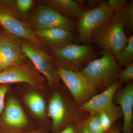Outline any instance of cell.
I'll use <instances>...</instances> for the list:
<instances>
[{"label":"cell","mask_w":133,"mask_h":133,"mask_svg":"<svg viewBox=\"0 0 133 133\" xmlns=\"http://www.w3.org/2000/svg\"><path fill=\"white\" fill-rule=\"evenodd\" d=\"M4 109L3 118L6 125L13 128L19 129L28 125V121L27 116L15 98H9Z\"/></svg>","instance_id":"5bb4252c"},{"label":"cell","mask_w":133,"mask_h":133,"mask_svg":"<svg viewBox=\"0 0 133 133\" xmlns=\"http://www.w3.org/2000/svg\"><path fill=\"white\" fill-rule=\"evenodd\" d=\"M123 116L122 133H132L133 118V83L132 81L119 91L114 97Z\"/></svg>","instance_id":"8fae6325"},{"label":"cell","mask_w":133,"mask_h":133,"mask_svg":"<svg viewBox=\"0 0 133 133\" xmlns=\"http://www.w3.org/2000/svg\"><path fill=\"white\" fill-rule=\"evenodd\" d=\"M99 58L89 62L79 72L95 90L107 88L117 80L121 66L111 52L101 51Z\"/></svg>","instance_id":"6da1fadb"},{"label":"cell","mask_w":133,"mask_h":133,"mask_svg":"<svg viewBox=\"0 0 133 133\" xmlns=\"http://www.w3.org/2000/svg\"><path fill=\"white\" fill-rule=\"evenodd\" d=\"M51 54L59 66L75 72L80 71L96 55L90 45L73 43L51 49Z\"/></svg>","instance_id":"3957f363"},{"label":"cell","mask_w":133,"mask_h":133,"mask_svg":"<svg viewBox=\"0 0 133 133\" xmlns=\"http://www.w3.org/2000/svg\"><path fill=\"white\" fill-rule=\"evenodd\" d=\"M36 35L52 49L72 43L75 39L72 32L61 28H55L36 30Z\"/></svg>","instance_id":"4fadbf2b"},{"label":"cell","mask_w":133,"mask_h":133,"mask_svg":"<svg viewBox=\"0 0 133 133\" xmlns=\"http://www.w3.org/2000/svg\"><path fill=\"white\" fill-rule=\"evenodd\" d=\"M114 16L122 24L125 33L129 37L133 35V1H129L122 10L115 11Z\"/></svg>","instance_id":"ac0fdd59"},{"label":"cell","mask_w":133,"mask_h":133,"mask_svg":"<svg viewBox=\"0 0 133 133\" xmlns=\"http://www.w3.org/2000/svg\"><path fill=\"white\" fill-rule=\"evenodd\" d=\"M26 57L19 41L9 36L0 35V72L22 64Z\"/></svg>","instance_id":"30bf717a"},{"label":"cell","mask_w":133,"mask_h":133,"mask_svg":"<svg viewBox=\"0 0 133 133\" xmlns=\"http://www.w3.org/2000/svg\"><path fill=\"white\" fill-rule=\"evenodd\" d=\"M17 8L22 13H26L30 9L33 5L32 0H17L16 1Z\"/></svg>","instance_id":"cb8c5ba5"},{"label":"cell","mask_w":133,"mask_h":133,"mask_svg":"<svg viewBox=\"0 0 133 133\" xmlns=\"http://www.w3.org/2000/svg\"><path fill=\"white\" fill-rule=\"evenodd\" d=\"M117 61L121 67L133 62V35L128 38L127 44L120 53Z\"/></svg>","instance_id":"d6986e66"},{"label":"cell","mask_w":133,"mask_h":133,"mask_svg":"<svg viewBox=\"0 0 133 133\" xmlns=\"http://www.w3.org/2000/svg\"><path fill=\"white\" fill-rule=\"evenodd\" d=\"M24 100L35 116L39 119L44 118L46 112V105L45 101L40 94L35 92H30L25 95Z\"/></svg>","instance_id":"e0dca14e"},{"label":"cell","mask_w":133,"mask_h":133,"mask_svg":"<svg viewBox=\"0 0 133 133\" xmlns=\"http://www.w3.org/2000/svg\"><path fill=\"white\" fill-rule=\"evenodd\" d=\"M59 133H77V126L69 125L65 128Z\"/></svg>","instance_id":"4316f807"},{"label":"cell","mask_w":133,"mask_h":133,"mask_svg":"<svg viewBox=\"0 0 133 133\" xmlns=\"http://www.w3.org/2000/svg\"><path fill=\"white\" fill-rule=\"evenodd\" d=\"M0 26L7 32L43 48L42 43L35 33L26 24L14 16L9 8L0 1Z\"/></svg>","instance_id":"ba28073f"},{"label":"cell","mask_w":133,"mask_h":133,"mask_svg":"<svg viewBox=\"0 0 133 133\" xmlns=\"http://www.w3.org/2000/svg\"><path fill=\"white\" fill-rule=\"evenodd\" d=\"M122 83L116 80L106 88L102 92L93 96L81 105L82 110L91 114L104 112L109 115L114 122L122 116L120 108L114 103L115 95L119 89Z\"/></svg>","instance_id":"5b68a950"},{"label":"cell","mask_w":133,"mask_h":133,"mask_svg":"<svg viewBox=\"0 0 133 133\" xmlns=\"http://www.w3.org/2000/svg\"><path fill=\"white\" fill-rule=\"evenodd\" d=\"M9 88V85H0V114L5 108V96Z\"/></svg>","instance_id":"d4e9b609"},{"label":"cell","mask_w":133,"mask_h":133,"mask_svg":"<svg viewBox=\"0 0 133 133\" xmlns=\"http://www.w3.org/2000/svg\"><path fill=\"white\" fill-rule=\"evenodd\" d=\"M58 73L77 103L82 104L95 95L96 90L79 72L58 65Z\"/></svg>","instance_id":"52a82bcc"},{"label":"cell","mask_w":133,"mask_h":133,"mask_svg":"<svg viewBox=\"0 0 133 133\" xmlns=\"http://www.w3.org/2000/svg\"><path fill=\"white\" fill-rule=\"evenodd\" d=\"M91 40L102 50L111 52L117 60L128 37L122 24L114 16L94 30Z\"/></svg>","instance_id":"7a4b0ae2"},{"label":"cell","mask_w":133,"mask_h":133,"mask_svg":"<svg viewBox=\"0 0 133 133\" xmlns=\"http://www.w3.org/2000/svg\"><path fill=\"white\" fill-rule=\"evenodd\" d=\"M38 79L35 72L28 65H16L0 72V85L24 83L36 86Z\"/></svg>","instance_id":"7c38bea8"},{"label":"cell","mask_w":133,"mask_h":133,"mask_svg":"<svg viewBox=\"0 0 133 133\" xmlns=\"http://www.w3.org/2000/svg\"><path fill=\"white\" fill-rule=\"evenodd\" d=\"M27 133H43L42 132H40V131H32V132H29Z\"/></svg>","instance_id":"f546056e"},{"label":"cell","mask_w":133,"mask_h":133,"mask_svg":"<svg viewBox=\"0 0 133 133\" xmlns=\"http://www.w3.org/2000/svg\"><path fill=\"white\" fill-rule=\"evenodd\" d=\"M115 12L114 10L105 1L96 7L86 10L77 22L76 29L78 41L86 44L90 42L93 31L112 17Z\"/></svg>","instance_id":"277c9868"},{"label":"cell","mask_w":133,"mask_h":133,"mask_svg":"<svg viewBox=\"0 0 133 133\" xmlns=\"http://www.w3.org/2000/svg\"><path fill=\"white\" fill-rule=\"evenodd\" d=\"M87 121H85L88 130L91 133H105L100 123L98 114H92Z\"/></svg>","instance_id":"ffe728a7"},{"label":"cell","mask_w":133,"mask_h":133,"mask_svg":"<svg viewBox=\"0 0 133 133\" xmlns=\"http://www.w3.org/2000/svg\"><path fill=\"white\" fill-rule=\"evenodd\" d=\"M128 0H109L107 1L108 5L115 11H119L124 9L127 4Z\"/></svg>","instance_id":"603a6c76"},{"label":"cell","mask_w":133,"mask_h":133,"mask_svg":"<svg viewBox=\"0 0 133 133\" xmlns=\"http://www.w3.org/2000/svg\"><path fill=\"white\" fill-rule=\"evenodd\" d=\"M32 23L36 30L58 28L72 32L76 29L77 22L68 19L48 6L40 7L33 16Z\"/></svg>","instance_id":"9c48e42d"},{"label":"cell","mask_w":133,"mask_h":133,"mask_svg":"<svg viewBox=\"0 0 133 133\" xmlns=\"http://www.w3.org/2000/svg\"><path fill=\"white\" fill-rule=\"evenodd\" d=\"M49 116L55 131H59L64 124L67 111L64 101L59 93L55 92L51 97L48 108Z\"/></svg>","instance_id":"2e32d148"},{"label":"cell","mask_w":133,"mask_h":133,"mask_svg":"<svg viewBox=\"0 0 133 133\" xmlns=\"http://www.w3.org/2000/svg\"><path fill=\"white\" fill-rule=\"evenodd\" d=\"M98 114L102 129L106 132L111 128L114 122L109 115L105 113L101 112Z\"/></svg>","instance_id":"7402d4cb"},{"label":"cell","mask_w":133,"mask_h":133,"mask_svg":"<svg viewBox=\"0 0 133 133\" xmlns=\"http://www.w3.org/2000/svg\"><path fill=\"white\" fill-rule=\"evenodd\" d=\"M44 2L65 17L77 22L86 10L81 3L73 0H48Z\"/></svg>","instance_id":"9a60e30c"},{"label":"cell","mask_w":133,"mask_h":133,"mask_svg":"<svg viewBox=\"0 0 133 133\" xmlns=\"http://www.w3.org/2000/svg\"><path fill=\"white\" fill-rule=\"evenodd\" d=\"M133 62L126 65L125 69L121 70L117 76V79L122 83H128L133 80Z\"/></svg>","instance_id":"44dd1931"},{"label":"cell","mask_w":133,"mask_h":133,"mask_svg":"<svg viewBox=\"0 0 133 133\" xmlns=\"http://www.w3.org/2000/svg\"><path fill=\"white\" fill-rule=\"evenodd\" d=\"M28 42L21 44L23 51L37 70L45 77L49 84L54 85L60 79L58 73V66L56 61L52 56L40 49L39 46Z\"/></svg>","instance_id":"8992f818"},{"label":"cell","mask_w":133,"mask_h":133,"mask_svg":"<svg viewBox=\"0 0 133 133\" xmlns=\"http://www.w3.org/2000/svg\"><path fill=\"white\" fill-rule=\"evenodd\" d=\"M103 2V1H89L88 2V5L90 6H96L97 7Z\"/></svg>","instance_id":"83f0119b"},{"label":"cell","mask_w":133,"mask_h":133,"mask_svg":"<svg viewBox=\"0 0 133 133\" xmlns=\"http://www.w3.org/2000/svg\"><path fill=\"white\" fill-rule=\"evenodd\" d=\"M105 133H121V132L119 127H112L110 130Z\"/></svg>","instance_id":"f1b7e54d"},{"label":"cell","mask_w":133,"mask_h":133,"mask_svg":"<svg viewBox=\"0 0 133 133\" xmlns=\"http://www.w3.org/2000/svg\"><path fill=\"white\" fill-rule=\"evenodd\" d=\"M77 133H91L88 130L85 122H81L77 125Z\"/></svg>","instance_id":"484cf974"}]
</instances>
